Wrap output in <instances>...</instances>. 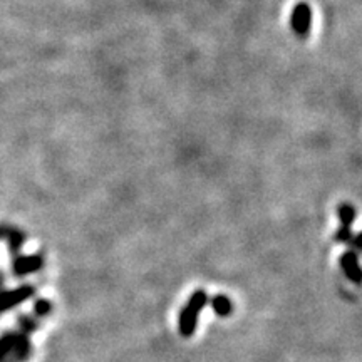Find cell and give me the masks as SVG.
<instances>
[{
	"instance_id": "obj_1",
	"label": "cell",
	"mask_w": 362,
	"mask_h": 362,
	"mask_svg": "<svg viewBox=\"0 0 362 362\" xmlns=\"http://www.w3.org/2000/svg\"><path fill=\"white\" fill-rule=\"evenodd\" d=\"M206 302H208V295H206L205 290L193 292V295L189 297L187 305H185L183 310H181L180 322H178L180 334L183 335V337H192V335L195 334L198 316H200V312L203 310Z\"/></svg>"
},
{
	"instance_id": "obj_2",
	"label": "cell",
	"mask_w": 362,
	"mask_h": 362,
	"mask_svg": "<svg viewBox=\"0 0 362 362\" xmlns=\"http://www.w3.org/2000/svg\"><path fill=\"white\" fill-rule=\"evenodd\" d=\"M310 25H312V8L309 4L300 2L292 8L290 27L300 39H307L310 36Z\"/></svg>"
},
{
	"instance_id": "obj_3",
	"label": "cell",
	"mask_w": 362,
	"mask_h": 362,
	"mask_svg": "<svg viewBox=\"0 0 362 362\" xmlns=\"http://www.w3.org/2000/svg\"><path fill=\"white\" fill-rule=\"evenodd\" d=\"M339 220H340V230L335 234V240L340 241V243H352L354 239H352L351 227L354 223L357 211L352 205L342 203L339 206Z\"/></svg>"
},
{
	"instance_id": "obj_4",
	"label": "cell",
	"mask_w": 362,
	"mask_h": 362,
	"mask_svg": "<svg viewBox=\"0 0 362 362\" xmlns=\"http://www.w3.org/2000/svg\"><path fill=\"white\" fill-rule=\"evenodd\" d=\"M32 295H34V288L29 286L14 288V290H8V292H2V294H0V312H7L8 309L22 304L24 300L30 299Z\"/></svg>"
},
{
	"instance_id": "obj_5",
	"label": "cell",
	"mask_w": 362,
	"mask_h": 362,
	"mask_svg": "<svg viewBox=\"0 0 362 362\" xmlns=\"http://www.w3.org/2000/svg\"><path fill=\"white\" fill-rule=\"evenodd\" d=\"M340 267H342L346 277L349 280H352L356 286H359L362 275H361V267H359V257H357L354 250H349V252H346L342 257H340Z\"/></svg>"
},
{
	"instance_id": "obj_6",
	"label": "cell",
	"mask_w": 362,
	"mask_h": 362,
	"mask_svg": "<svg viewBox=\"0 0 362 362\" xmlns=\"http://www.w3.org/2000/svg\"><path fill=\"white\" fill-rule=\"evenodd\" d=\"M44 265V258L42 255H30V257H17L14 262V272L17 275H27L34 274Z\"/></svg>"
},
{
	"instance_id": "obj_7",
	"label": "cell",
	"mask_w": 362,
	"mask_h": 362,
	"mask_svg": "<svg viewBox=\"0 0 362 362\" xmlns=\"http://www.w3.org/2000/svg\"><path fill=\"white\" fill-rule=\"evenodd\" d=\"M211 309H213V312L217 314L220 317H227L230 316L232 310H234V305H232V300L228 299L225 295H217L211 299Z\"/></svg>"
},
{
	"instance_id": "obj_8",
	"label": "cell",
	"mask_w": 362,
	"mask_h": 362,
	"mask_svg": "<svg viewBox=\"0 0 362 362\" xmlns=\"http://www.w3.org/2000/svg\"><path fill=\"white\" fill-rule=\"evenodd\" d=\"M17 347V334H6L0 337V361H4L8 354H14Z\"/></svg>"
},
{
	"instance_id": "obj_9",
	"label": "cell",
	"mask_w": 362,
	"mask_h": 362,
	"mask_svg": "<svg viewBox=\"0 0 362 362\" xmlns=\"http://www.w3.org/2000/svg\"><path fill=\"white\" fill-rule=\"evenodd\" d=\"M51 312V304L47 300H39L36 304V314L37 316H46Z\"/></svg>"
},
{
	"instance_id": "obj_10",
	"label": "cell",
	"mask_w": 362,
	"mask_h": 362,
	"mask_svg": "<svg viewBox=\"0 0 362 362\" xmlns=\"http://www.w3.org/2000/svg\"><path fill=\"white\" fill-rule=\"evenodd\" d=\"M8 230H11V228H8ZM8 230H7V228H0V236H7Z\"/></svg>"
}]
</instances>
